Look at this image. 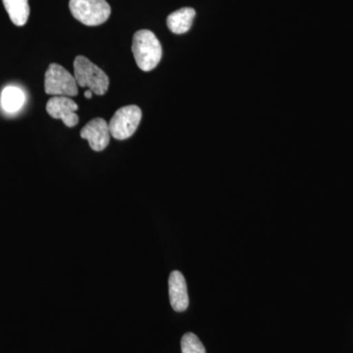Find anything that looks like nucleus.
<instances>
[{
    "label": "nucleus",
    "mask_w": 353,
    "mask_h": 353,
    "mask_svg": "<svg viewBox=\"0 0 353 353\" xmlns=\"http://www.w3.org/2000/svg\"><path fill=\"white\" fill-rule=\"evenodd\" d=\"M132 51L137 65L143 71H152L161 61V43L157 36L148 30H139L134 34Z\"/></svg>",
    "instance_id": "1"
},
{
    "label": "nucleus",
    "mask_w": 353,
    "mask_h": 353,
    "mask_svg": "<svg viewBox=\"0 0 353 353\" xmlns=\"http://www.w3.org/2000/svg\"><path fill=\"white\" fill-rule=\"evenodd\" d=\"M74 77L78 85L87 88L94 94L104 95L108 90V76L87 57H76L74 61Z\"/></svg>",
    "instance_id": "2"
},
{
    "label": "nucleus",
    "mask_w": 353,
    "mask_h": 353,
    "mask_svg": "<svg viewBox=\"0 0 353 353\" xmlns=\"http://www.w3.org/2000/svg\"><path fill=\"white\" fill-rule=\"evenodd\" d=\"M72 15L85 26H99L109 19L111 7L106 0H70Z\"/></svg>",
    "instance_id": "3"
},
{
    "label": "nucleus",
    "mask_w": 353,
    "mask_h": 353,
    "mask_svg": "<svg viewBox=\"0 0 353 353\" xmlns=\"http://www.w3.org/2000/svg\"><path fill=\"white\" fill-rule=\"evenodd\" d=\"M44 90L53 97H76L79 94L75 77L57 63L50 64L44 76Z\"/></svg>",
    "instance_id": "4"
},
{
    "label": "nucleus",
    "mask_w": 353,
    "mask_h": 353,
    "mask_svg": "<svg viewBox=\"0 0 353 353\" xmlns=\"http://www.w3.org/2000/svg\"><path fill=\"white\" fill-rule=\"evenodd\" d=\"M141 108L137 105H128L118 109L109 123V131L114 139L124 141L131 138L136 132L141 121Z\"/></svg>",
    "instance_id": "5"
},
{
    "label": "nucleus",
    "mask_w": 353,
    "mask_h": 353,
    "mask_svg": "<svg viewBox=\"0 0 353 353\" xmlns=\"http://www.w3.org/2000/svg\"><path fill=\"white\" fill-rule=\"evenodd\" d=\"M79 106L71 97H53L46 104V111L54 119L63 121L64 125L68 128L75 127L79 123L77 110Z\"/></svg>",
    "instance_id": "6"
},
{
    "label": "nucleus",
    "mask_w": 353,
    "mask_h": 353,
    "mask_svg": "<svg viewBox=\"0 0 353 353\" xmlns=\"http://www.w3.org/2000/svg\"><path fill=\"white\" fill-rule=\"evenodd\" d=\"M110 131L108 122L102 118L88 122L81 131V138L87 139L90 148L94 152H102L110 143Z\"/></svg>",
    "instance_id": "7"
},
{
    "label": "nucleus",
    "mask_w": 353,
    "mask_h": 353,
    "mask_svg": "<svg viewBox=\"0 0 353 353\" xmlns=\"http://www.w3.org/2000/svg\"><path fill=\"white\" fill-rule=\"evenodd\" d=\"M169 296L172 308L176 312H183L189 307L187 283L180 271H173L169 277Z\"/></svg>",
    "instance_id": "8"
},
{
    "label": "nucleus",
    "mask_w": 353,
    "mask_h": 353,
    "mask_svg": "<svg viewBox=\"0 0 353 353\" xmlns=\"http://www.w3.org/2000/svg\"><path fill=\"white\" fill-rule=\"evenodd\" d=\"M196 17V10L190 7L179 9L167 18V26L172 32L183 34L189 32Z\"/></svg>",
    "instance_id": "9"
},
{
    "label": "nucleus",
    "mask_w": 353,
    "mask_h": 353,
    "mask_svg": "<svg viewBox=\"0 0 353 353\" xmlns=\"http://www.w3.org/2000/svg\"><path fill=\"white\" fill-rule=\"evenodd\" d=\"M7 13L14 25L22 27L30 16V6L28 0H2Z\"/></svg>",
    "instance_id": "10"
},
{
    "label": "nucleus",
    "mask_w": 353,
    "mask_h": 353,
    "mask_svg": "<svg viewBox=\"0 0 353 353\" xmlns=\"http://www.w3.org/2000/svg\"><path fill=\"white\" fill-rule=\"evenodd\" d=\"M25 103V94L21 88L17 87H7L1 94V105L6 112L14 113L20 110Z\"/></svg>",
    "instance_id": "11"
},
{
    "label": "nucleus",
    "mask_w": 353,
    "mask_h": 353,
    "mask_svg": "<svg viewBox=\"0 0 353 353\" xmlns=\"http://www.w3.org/2000/svg\"><path fill=\"white\" fill-rule=\"evenodd\" d=\"M181 347L183 353H206L205 348L199 341V336L192 333L183 334Z\"/></svg>",
    "instance_id": "12"
},
{
    "label": "nucleus",
    "mask_w": 353,
    "mask_h": 353,
    "mask_svg": "<svg viewBox=\"0 0 353 353\" xmlns=\"http://www.w3.org/2000/svg\"><path fill=\"white\" fill-rule=\"evenodd\" d=\"M92 95H94V92H92V90H85V99H92Z\"/></svg>",
    "instance_id": "13"
}]
</instances>
